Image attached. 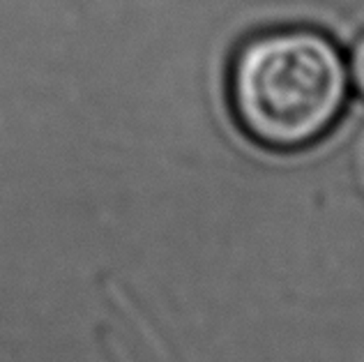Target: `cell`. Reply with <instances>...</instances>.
Instances as JSON below:
<instances>
[{
    "instance_id": "6da1fadb",
    "label": "cell",
    "mask_w": 364,
    "mask_h": 362,
    "mask_svg": "<svg viewBox=\"0 0 364 362\" xmlns=\"http://www.w3.org/2000/svg\"><path fill=\"white\" fill-rule=\"evenodd\" d=\"M226 92L247 139L272 152H298L339 125L353 85L346 53L328 33L282 26L237 44Z\"/></svg>"
},
{
    "instance_id": "7a4b0ae2",
    "label": "cell",
    "mask_w": 364,
    "mask_h": 362,
    "mask_svg": "<svg viewBox=\"0 0 364 362\" xmlns=\"http://www.w3.org/2000/svg\"><path fill=\"white\" fill-rule=\"evenodd\" d=\"M346 63H348V76H350L353 90L364 100V31L355 37V42L350 44Z\"/></svg>"
}]
</instances>
